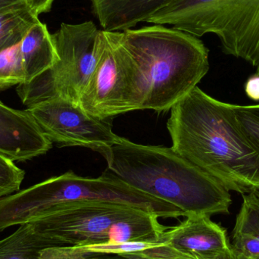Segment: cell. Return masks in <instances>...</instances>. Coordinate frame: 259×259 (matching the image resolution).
<instances>
[{
	"instance_id": "1",
	"label": "cell",
	"mask_w": 259,
	"mask_h": 259,
	"mask_svg": "<svg viewBox=\"0 0 259 259\" xmlns=\"http://www.w3.org/2000/svg\"><path fill=\"white\" fill-rule=\"evenodd\" d=\"M172 149L228 190L259 189V157L242 134L231 104L196 87L170 109Z\"/></svg>"
},
{
	"instance_id": "2",
	"label": "cell",
	"mask_w": 259,
	"mask_h": 259,
	"mask_svg": "<svg viewBox=\"0 0 259 259\" xmlns=\"http://www.w3.org/2000/svg\"><path fill=\"white\" fill-rule=\"evenodd\" d=\"M103 157L126 184L180 208L184 217L229 214V190L172 148L146 146L120 137Z\"/></svg>"
},
{
	"instance_id": "3",
	"label": "cell",
	"mask_w": 259,
	"mask_h": 259,
	"mask_svg": "<svg viewBox=\"0 0 259 259\" xmlns=\"http://www.w3.org/2000/svg\"><path fill=\"white\" fill-rule=\"evenodd\" d=\"M117 34L141 73V110H170L209 70L208 50L202 41L174 27L152 24Z\"/></svg>"
},
{
	"instance_id": "4",
	"label": "cell",
	"mask_w": 259,
	"mask_h": 259,
	"mask_svg": "<svg viewBox=\"0 0 259 259\" xmlns=\"http://www.w3.org/2000/svg\"><path fill=\"white\" fill-rule=\"evenodd\" d=\"M79 202L123 204L163 219L184 216L180 208L134 188L110 170L97 178L68 171L0 198V231L39 220Z\"/></svg>"
},
{
	"instance_id": "5",
	"label": "cell",
	"mask_w": 259,
	"mask_h": 259,
	"mask_svg": "<svg viewBox=\"0 0 259 259\" xmlns=\"http://www.w3.org/2000/svg\"><path fill=\"white\" fill-rule=\"evenodd\" d=\"M153 213L123 204L79 202L30 222L49 248L159 240L167 227Z\"/></svg>"
},
{
	"instance_id": "6",
	"label": "cell",
	"mask_w": 259,
	"mask_h": 259,
	"mask_svg": "<svg viewBox=\"0 0 259 259\" xmlns=\"http://www.w3.org/2000/svg\"><path fill=\"white\" fill-rule=\"evenodd\" d=\"M146 22L196 37L214 33L223 52L244 59L259 75V0H177Z\"/></svg>"
},
{
	"instance_id": "7",
	"label": "cell",
	"mask_w": 259,
	"mask_h": 259,
	"mask_svg": "<svg viewBox=\"0 0 259 259\" xmlns=\"http://www.w3.org/2000/svg\"><path fill=\"white\" fill-rule=\"evenodd\" d=\"M59 59L52 68L28 83L17 87L27 108L56 97L79 103L104 45V33L93 21L62 23L52 33Z\"/></svg>"
},
{
	"instance_id": "8",
	"label": "cell",
	"mask_w": 259,
	"mask_h": 259,
	"mask_svg": "<svg viewBox=\"0 0 259 259\" xmlns=\"http://www.w3.org/2000/svg\"><path fill=\"white\" fill-rule=\"evenodd\" d=\"M103 30V51L79 104L91 116L107 120L141 110L144 94L141 73L117 31Z\"/></svg>"
},
{
	"instance_id": "9",
	"label": "cell",
	"mask_w": 259,
	"mask_h": 259,
	"mask_svg": "<svg viewBox=\"0 0 259 259\" xmlns=\"http://www.w3.org/2000/svg\"><path fill=\"white\" fill-rule=\"evenodd\" d=\"M26 109L44 135L60 147L82 146L103 155L120 139L107 120L91 116L66 99H50Z\"/></svg>"
},
{
	"instance_id": "10",
	"label": "cell",
	"mask_w": 259,
	"mask_h": 259,
	"mask_svg": "<svg viewBox=\"0 0 259 259\" xmlns=\"http://www.w3.org/2000/svg\"><path fill=\"white\" fill-rule=\"evenodd\" d=\"M52 147L28 110H17L0 101V154L14 162L24 161Z\"/></svg>"
},
{
	"instance_id": "11",
	"label": "cell",
	"mask_w": 259,
	"mask_h": 259,
	"mask_svg": "<svg viewBox=\"0 0 259 259\" xmlns=\"http://www.w3.org/2000/svg\"><path fill=\"white\" fill-rule=\"evenodd\" d=\"M160 241L187 256L208 255L232 249L226 230L209 216L190 215L163 232Z\"/></svg>"
},
{
	"instance_id": "12",
	"label": "cell",
	"mask_w": 259,
	"mask_h": 259,
	"mask_svg": "<svg viewBox=\"0 0 259 259\" xmlns=\"http://www.w3.org/2000/svg\"><path fill=\"white\" fill-rule=\"evenodd\" d=\"M177 0H91L93 13L103 30L123 31L146 22L155 12Z\"/></svg>"
},
{
	"instance_id": "13",
	"label": "cell",
	"mask_w": 259,
	"mask_h": 259,
	"mask_svg": "<svg viewBox=\"0 0 259 259\" xmlns=\"http://www.w3.org/2000/svg\"><path fill=\"white\" fill-rule=\"evenodd\" d=\"M17 50L24 74L23 83L50 69L59 59L53 35L40 21L29 30Z\"/></svg>"
},
{
	"instance_id": "14",
	"label": "cell",
	"mask_w": 259,
	"mask_h": 259,
	"mask_svg": "<svg viewBox=\"0 0 259 259\" xmlns=\"http://www.w3.org/2000/svg\"><path fill=\"white\" fill-rule=\"evenodd\" d=\"M243 202L232 232V249L245 259H259V199L254 192Z\"/></svg>"
},
{
	"instance_id": "15",
	"label": "cell",
	"mask_w": 259,
	"mask_h": 259,
	"mask_svg": "<svg viewBox=\"0 0 259 259\" xmlns=\"http://www.w3.org/2000/svg\"><path fill=\"white\" fill-rule=\"evenodd\" d=\"M28 6L0 13V53L18 45L39 20Z\"/></svg>"
},
{
	"instance_id": "16",
	"label": "cell",
	"mask_w": 259,
	"mask_h": 259,
	"mask_svg": "<svg viewBox=\"0 0 259 259\" xmlns=\"http://www.w3.org/2000/svg\"><path fill=\"white\" fill-rule=\"evenodd\" d=\"M46 249L48 246L35 232L31 224H24L0 240V259H40L39 254Z\"/></svg>"
},
{
	"instance_id": "17",
	"label": "cell",
	"mask_w": 259,
	"mask_h": 259,
	"mask_svg": "<svg viewBox=\"0 0 259 259\" xmlns=\"http://www.w3.org/2000/svg\"><path fill=\"white\" fill-rule=\"evenodd\" d=\"M239 128L259 157V105L231 104Z\"/></svg>"
},
{
	"instance_id": "18",
	"label": "cell",
	"mask_w": 259,
	"mask_h": 259,
	"mask_svg": "<svg viewBox=\"0 0 259 259\" xmlns=\"http://www.w3.org/2000/svg\"><path fill=\"white\" fill-rule=\"evenodd\" d=\"M24 82L17 47L0 53V91L18 87Z\"/></svg>"
},
{
	"instance_id": "19",
	"label": "cell",
	"mask_w": 259,
	"mask_h": 259,
	"mask_svg": "<svg viewBox=\"0 0 259 259\" xmlns=\"http://www.w3.org/2000/svg\"><path fill=\"white\" fill-rule=\"evenodd\" d=\"M24 175V170L14 161L0 154V198L18 191Z\"/></svg>"
},
{
	"instance_id": "20",
	"label": "cell",
	"mask_w": 259,
	"mask_h": 259,
	"mask_svg": "<svg viewBox=\"0 0 259 259\" xmlns=\"http://www.w3.org/2000/svg\"><path fill=\"white\" fill-rule=\"evenodd\" d=\"M40 259H94L81 255L72 246L53 247L44 249L39 254Z\"/></svg>"
},
{
	"instance_id": "21",
	"label": "cell",
	"mask_w": 259,
	"mask_h": 259,
	"mask_svg": "<svg viewBox=\"0 0 259 259\" xmlns=\"http://www.w3.org/2000/svg\"><path fill=\"white\" fill-rule=\"evenodd\" d=\"M55 0H26L29 9L39 16L41 14L47 13L51 10Z\"/></svg>"
},
{
	"instance_id": "22",
	"label": "cell",
	"mask_w": 259,
	"mask_h": 259,
	"mask_svg": "<svg viewBox=\"0 0 259 259\" xmlns=\"http://www.w3.org/2000/svg\"><path fill=\"white\" fill-rule=\"evenodd\" d=\"M246 95L254 101H259V75L255 74L248 79L245 84Z\"/></svg>"
},
{
	"instance_id": "23",
	"label": "cell",
	"mask_w": 259,
	"mask_h": 259,
	"mask_svg": "<svg viewBox=\"0 0 259 259\" xmlns=\"http://www.w3.org/2000/svg\"><path fill=\"white\" fill-rule=\"evenodd\" d=\"M187 259H245L240 256L234 249L229 252H222V253L214 254L208 255H195V256H188Z\"/></svg>"
},
{
	"instance_id": "24",
	"label": "cell",
	"mask_w": 259,
	"mask_h": 259,
	"mask_svg": "<svg viewBox=\"0 0 259 259\" xmlns=\"http://www.w3.org/2000/svg\"><path fill=\"white\" fill-rule=\"evenodd\" d=\"M27 6L26 0H0V13Z\"/></svg>"
},
{
	"instance_id": "25",
	"label": "cell",
	"mask_w": 259,
	"mask_h": 259,
	"mask_svg": "<svg viewBox=\"0 0 259 259\" xmlns=\"http://www.w3.org/2000/svg\"><path fill=\"white\" fill-rule=\"evenodd\" d=\"M254 193H255V194H256V196H258L259 199V189L258 190H257L256 191L254 192Z\"/></svg>"
}]
</instances>
